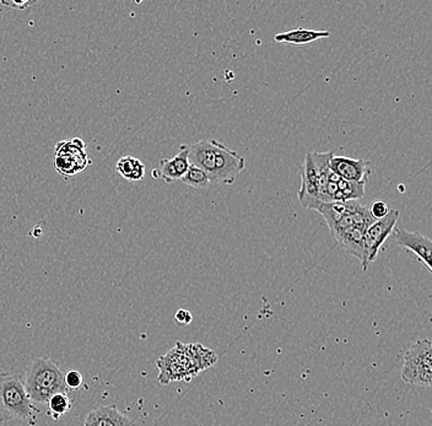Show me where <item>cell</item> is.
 <instances>
[{
    "label": "cell",
    "instance_id": "1",
    "mask_svg": "<svg viewBox=\"0 0 432 426\" xmlns=\"http://www.w3.org/2000/svg\"><path fill=\"white\" fill-rule=\"evenodd\" d=\"M188 159L190 165L208 174L211 184L232 186L246 167L244 156L215 139L188 144Z\"/></svg>",
    "mask_w": 432,
    "mask_h": 426
},
{
    "label": "cell",
    "instance_id": "2",
    "mask_svg": "<svg viewBox=\"0 0 432 426\" xmlns=\"http://www.w3.org/2000/svg\"><path fill=\"white\" fill-rule=\"evenodd\" d=\"M41 411L31 401L22 377L0 372V421H24L36 426Z\"/></svg>",
    "mask_w": 432,
    "mask_h": 426
},
{
    "label": "cell",
    "instance_id": "3",
    "mask_svg": "<svg viewBox=\"0 0 432 426\" xmlns=\"http://www.w3.org/2000/svg\"><path fill=\"white\" fill-rule=\"evenodd\" d=\"M25 390L34 403L46 404L55 393H69L64 372L50 357H37L25 372Z\"/></svg>",
    "mask_w": 432,
    "mask_h": 426
},
{
    "label": "cell",
    "instance_id": "4",
    "mask_svg": "<svg viewBox=\"0 0 432 426\" xmlns=\"http://www.w3.org/2000/svg\"><path fill=\"white\" fill-rule=\"evenodd\" d=\"M400 376L407 385L424 388L431 387L432 343L428 339H419L404 352Z\"/></svg>",
    "mask_w": 432,
    "mask_h": 426
},
{
    "label": "cell",
    "instance_id": "5",
    "mask_svg": "<svg viewBox=\"0 0 432 426\" xmlns=\"http://www.w3.org/2000/svg\"><path fill=\"white\" fill-rule=\"evenodd\" d=\"M159 369L158 381L161 385H169L172 382L190 381L198 376L199 371L194 366L183 343L177 342L169 352L160 357L156 362Z\"/></svg>",
    "mask_w": 432,
    "mask_h": 426
},
{
    "label": "cell",
    "instance_id": "6",
    "mask_svg": "<svg viewBox=\"0 0 432 426\" xmlns=\"http://www.w3.org/2000/svg\"><path fill=\"white\" fill-rule=\"evenodd\" d=\"M398 219L399 210L393 209L389 210V213L384 218L376 220L372 225L368 226L363 238V256L361 261L363 272H368V266L377 259L383 243L387 241V238L396 228Z\"/></svg>",
    "mask_w": 432,
    "mask_h": 426
},
{
    "label": "cell",
    "instance_id": "7",
    "mask_svg": "<svg viewBox=\"0 0 432 426\" xmlns=\"http://www.w3.org/2000/svg\"><path fill=\"white\" fill-rule=\"evenodd\" d=\"M394 240L398 246L405 248L409 252L412 253L417 258L419 262L422 263L424 267H426L428 273H432L431 254L432 241L431 238H427L421 233H412L407 230L394 228Z\"/></svg>",
    "mask_w": 432,
    "mask_h": 426
},
{
    "label": "cell",
    "instance_id": "8",
    "mask_svg": "<svg viewBox=\"0 0 432 426\" xmlns=\"http://www.w3.org/2000/svg\"><path fill=\"white\" fill-rule=\"evenodd\" d=\"M300 174L301 188L298 193V200L305 208L316 209L322 203L319 200V174L313 164L311 153L306 155L305 163L300 169Z\"/></svg>",
    "mask_w": 432,
    "mask_h": 426
},
{
    "label": "cell",
    "instance_id": "9",
    "mask_svg": "<svg viewBox=\"0 0 432 426\" xmlns=\"http://www.w3.org/2000/svg\"><path fill=\"white\" fill-rule=\"evenodd\" d=\"M189 166L188 145H181L179 153L174 158L160 160L159 167L151 171V176L155 179H162L166 184H174L181 181Z\"/></svg>",
    "mask_w": 432,
    "mask_h": 426
},
{
    "label": "cell",
    "instance_id": "10",
    "mask_svg": "<svg viewBox=\"0 0 432 426\" xmlns=\"http://www.w3.org/2000/svg\"><path fill=\"white\" fill-rule=\"evenodd\" d=\"M368 160L353 159L348 156H335L330 159V170L339 177L349 182L365 184L371 174Z\"/></svg>",
    "mask_w": 432,
    "mask_h": 426
},
{
    "label": "cell",
    "instance_id": "11",
    "mask_svg": "<svg viewBox=\"0 0 432 426\" xmlns=\"http://www.w3.org/2000/svg\"><path fill=\"white\" fill-rule=\"evenodd\" d=\"M83 426H137V424L120 413L115 404H111L96 406L88 414Z\"/></svg>",
    "mask_w": 432,
    "mask_h": 426
},
{
    "label": "cell",
    "instance_id": "12",
    "mask_svg": "<svg viewBox=\"0 0 432 426\" xmlns=\"http://www.w3.org/2000/svg\"><path fill=\"white\" fill-rule=\"evenodd\" d=\"M365 233H366L365 228H360V226H350V228L332 233V236L340 245V247H343L347 252L358 258L361 262L363 256Z\"/></svg>",
    "mask_w": 432,
    "mask_h": 426
},
{
    "label": "cell",
    "instance_id": "13",
    "mask_svg": "<svg viewBox=\"0 0 432 426\" xmlns=\"http://www.w3.org/2000/svg\"><path fill=\"white\" fill-rule=\"evenodd\" d=\"M329 36H330L329 31L298 27V29L274 36V41L278 43H285V45L305 46L318 40L328 39Z\"/></svg>",
    "mask_w": 432,
    "mask_h": 426
},
{
    "label": "cell",
    "instance_id": "14",
    "mask_svg": "<svg viewBox=\"0 0 432 426\" xmlns=\"http://www.w3.org/2000/svg\"><path fill=\"white\" fill-rule=\"evenodd\" d=\"M115 171L120 174V177L130 182L143 181L145 177L144 164L139 159L130 156V155L123 156L117 161V164L115 165Z\"/></svg>",
    "mask_w": 432,
    "mask_h": 426
},
{
    "label": "cell",
    "instance_id": "15",
    "mask_svg": "<svg viewBox=\"0 0 432 426\" xmlns=\"http://www.w3.org/2000/svg\"><path fill=\"white\" fill-rule=\"evenodd\" d=\"M186 348H187L189 357L192 359L194 366L197 367L199 373L204 371V370H207L209 367L213 366L214 364L218 362L216 354L213 350L208 349V348L203 347L199 343L186 344Z\"/></svg>",
    "mask_w": 432,
    "mask_h": 426
},
{
    "label": "cell",
    "instance_id": "16",
    "mask_svg": "<svg viewBox=\"0 0 432 426\" xmlns=\"http://www.w3.org/2000/svg\"><path fill=\"white\" fill-rule=\"evenodd\" d=\"M86 144L79 138L71 139V140H63L55 146V155L62 156H69L73 159L81 161V163H91L88 154H86Z\"/></svg>",
    "mask_w": 432,
    "mask_h": 426
},
{
    "label": "cell",
    "instance_id": "17",
    "mask_svg": "<svg viewBox=\"0 0 432 426\" xmlns=\"http://www.w3.org/2000/svg\"><path fill=\"white\" fill-rule=\"evenodd\" d=\"M348 209V202H330V203H322L318 205V213L322 214L323 218L328 225L329 230L334 228L340 219L343 218L344 214Z\"/></svg>",
    "mask_w": 432,
    "mask_h": 426
},
{
    "label": "cell",
    "instance_id": "18",
    "mask_svg": "<svg viewBox=\"0 0 432 426\" xmlns=\"http://www.w3.org/2000/svg\"><path fill=\"white\" fill-rule=\"evenodd\" d=\"M46 404L48 406V414L55 420H60L62 416L69 413L73 406V401L68 393H55Z\"/></svg>",
    "mask_w": 432,
    "mask_h": 426
},
{
    "label": "cell",
    "instance_id": "19",
    "mask_svg": "<svg viewBox=\"0 0 432 426\" xmlns=\"http://www.w3.org/2000/svg\"><path fill=\"white\" fill-rule=\"evenodd\" d=\"M365 194V184L349 182L345 179H339L338 192L335 194L334 200L337 202H350L358 200Z\"/></svg>",
    "mask_w": 432,
    "mask_h": 426
},
{
    "label": "cell",
    "instance_id": "20",
    "mask_svg": "<svg viewBox=\"0 0 432 426\" xmlns=\"http://www.w3.org/2000/svg\"><path fill=\"white\" fill-rule=\"evenodd\" d=\"M91 163H81L69 156H62V155H55V169L57 170L58 174L64 177H71V176L80 174Z\"/></svg>",
    "mask_w": 432,
    "mask_h": 426
},
{
    "label": "cell",
    "instance_id": "21",
    "mask_svg": "<svg viewBox=\"0 0 432 426\" xmlns=\"http://www.w3.org/2000/svg\"><path fill=\"white\" fill-rule=\"evenodd\" d=\"M181 181L189 187H193V188H208L209 186L211 184L208 174H205L203 170L198 169L193 165L189 166L188 171L186 172Z\"/></svg>",
    "mask_w": 432,
    "mask_h": 426
},
{
    "label": "cell",
    "instance_id": "22",
    "mask_svg": "<svg viewBox=\"0 0 432 426\" xmlns=\"http://www.w3.org/2000/svg\"><path fill=\"white\" fill-rule=\"evenodd\" d=\"M64 383L68 390H80L84 387V378L81 376V373L76 370H70V371L64 373Z\"/></svg>",
    "mask_w": 432,
    "mask_h": 426
},
{
    "label": "cell",
    "instance_id": "23",
    "mask_svg": "<svg viewBox=\"0 0 432 426\" xmlns=\"http://www.w3.org/2000/svg\"><path fill=\"white\" fill-rule=\"evenodd\" d=\"M368 210H370V214H371V217H372L375 220H379V219H383L388 213H389V209H388L387 203H384V202H381V200H378V202H373L370 207H368Z\"/></svg>",
    "mask_w": 432,
    "mask_h": 426
},
{
    "label": "cell",
    "instance_id": "24",
    "mask_svg": "<svg viewBox=\"0 0 432 426\" xmlns=\"http://www.w3.org/2000/svg\"><path fill=\"white\" fill-rule=\"evenodd\" d=\"M192 321H193V316H192V313L189 312L188 310L181 308L177 312L174 313V322L177 323V326H179V327H186V326L190 324Z\"/></svg>",
    "mask_w": 432,
    "mask_h": 426
},
{
    "label": "cell",
    "instance_id": "25",
    "mask_svg": "<svg viewBox=\"0 0 432 426\" xmlns=\"http://www.w3.org/2000/svg\"><path fill=\"white\" fill-rule=\"evenodd\" d=\"M1 6H9L13 9H18V11H25L30 6H35V1H1L0 3Z\"/></svg>",
    "mask_w": 432,
    "mask_h": 426
}]
</instances>
